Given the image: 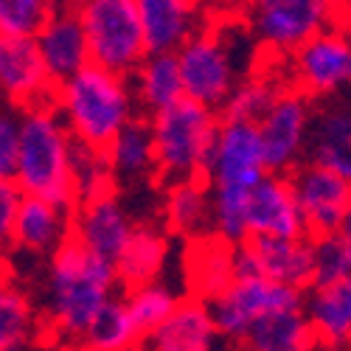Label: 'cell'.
Wrapping results in <instances>:
<instances>
[{"mask_svg": "<svg viewBox=\"0 0 351 351\" xmlns=\"http://www.w3.org/2000/svg\"><path fill=\"white\" fill-rule=\"evenodd\" d=\"M34 295L43 315L45 340L62 348L84 340L104 306L121 295V287L112 261L71 239L43 265Z\"/></svg>", "mask_w": 351, "mask_h": 351, "instance_id": "cell-1", "label": "cell"}, {"mask_svg": "<svg viewBox=\"0 0 351 351\" xmlns=\"http://www.w3.org/2000/svg\"><path fill=\"white\" fill-rule=\"evenodd\" d=\"M178 65L186 99L219 112L233 90L267 62L245 20L217 17L178 51Z\"/></svg>", "mask_w": 351, "mask_h": 351, "instance_id": "cell-2", "label": "cell"}, {"mask_svg": "<svg viewBox=\"0 0 351 351\" xmlns=\"http://www.w3.org/2000/svg\"><path fill=\"white\" fill-rule=\"evenodd\" d=\"M51 107L79 149L96 155H104L107 146L141 119L132 79L96 65H87L68 82L56 84Z\"/></svg>", "mask_w": 351, "mask_h": 351, "instance_id": "cell-3", "label": "cell"}, {"mask_svg": "<svg viewBox=\"0 0 351 351\" xmlns=\"http://www.w3.org/2000/svg\"><path fill=\"white\" fill-rule=\"evenodd\" d=\"M76 163L79 146L56 110L51 104L25 110L20 119V152L12 180L23 191V197H37L62 208H76Z\"/></svg>", "mask_w": 351, "mask_h": 351, "instance_id": "cell-4", "label": "cell"}, {"mask_svg": "<svg viewBox=\"0 0 351 351\" xmlns=\"http://www.w3.org/2000/svg\"><path fill=\"white\" fill-rule=\"evenodd\" d=\"M219 124L222 119L217 110H208L191 99H183L174 107L149 115L155 160H158L155 180L160 186L183 183V180H206Z\"/></svg>", "mask_w": 351, "mask_h": 351, "instance_id": "cell-5", "label": "cell"}, {"mask_svg": "<svg viewBox=\"0 0 351 351\" xmlns=\"http://www.w3.org/2000/svg\"><path fill=\"white\" fill-rule=\"evenodd\" d=\"M79 20L84 25L90 65L132 76L146 62L149 51L138 0H87L79 3Z\"/></svg>", "mask_w": 351, "mask_h": 351, "instance_id": "cell-6", "label": "cell"}, {"mask_svg": "<svg viewBox=\"0 0 351 351\" xmlns=\"http://www.w3.org/2000/svg\"><path fill=\"white\" fill-rule=\"evenodd\" d=\"M337 20V9L324 0H261L247 6L245 17L267 65H284L292 53Z\"/></svg>", "mask_w": 351, "mask_h": 351, "instance_id": "cell-7", "label": "cell"}, {"mask_svg": "<svg viewBox=\"0 0 351 351\" xmlns=\"http://www.w3.org/2000/svg\"><path fill=\"white\" fill-rule=\"evenodd\" d=\"M284 82L315 104L351 96V32L337 20L281 65Z\"/></svg>", "mask_w": 351, "mask_h": 351, "instance_id": "cell-8", "label": "cell"}, {"mask_svg": "<svg viewBox=\"0 0 351 351\" xmlns=\"http://www.w3.org/2000/svg\"><path fill=\"white\" fill-rule=\"evenodd\" d=\"M208 309L219 340L237 348L247 337V332L265 317L289 309H304V292L267 281L261 276L239 273L237 281L208 304Z\"/></svg>", "mask_w": 351, "mask_h": 351, "instance_id": "cell-9", "label": "cell"}, {"mask_svg": "<svg viewBox=\"0 0 351 351\" xmlns=\"http://www.w3.org/2000/svg\"><path fill=\"white\" fill-rule=\"evenodd\" d=\"M312 115H315V101L287 84L273 101V107L267 110V115L256 124L270 174L289 178L298 166L306 163Z\"/></svg>", "mask_w": 351, "mask_h": 351, "instance_id": "cell-10", "label": "cell"}, {"mask_svg": "<svg viewBox=\"0 0 351 351\" xmlns=\"http://www.w3.org/2000/svg\"><path fill=\"white\" fill-rule=\"evenodd\" d=\"M289 180L309 239L337 237L340 225L346 222V214L351 211V183L315 163L298 166L289 174Z\"/></svg>", "mask_w": 351, "mask_h": 351, "instance_id": "cell-11", "label": "cell"}, {"mask_svg": "<svg viewBox=\"0 0 351 351\" xmlns=\"http://www.w3.org/2000/svg\"><path fill=\"white\" fill-rule=\"evenodd\" d=\"M267 160L261 149V138L256 124L222 121L214 143V155L208 166V186L211 189H233V191H253L256 183L265 178Z\"/></svg>", "mask_w": 351, "mask_h": 351, "instance_id": "cell-12", "label": "cell"}, {"mask_svg": "<svg viewBox=\"0 0 351 351\" xmlns=\"http://www.w3.org/2000/svg\"><path fill=\"white\" fill-rule=\"evenodd\" d=\"M56 82L51 79L37 40L0 37V101L25 112L53 101Z\"/></svg>", "mask_w": 351, "mask_h": 351, "instance_id": "cell-13", "label": "cell"}, {"mask_svg": "<svg viewBox=\"0 0 351 351\" xmlns=\"http://www.w3.org/2000/svg\"><path fill=\"white\" fill-rule=\"evenodd\" d=\"M239 273L306 292L315 287V239H247L237 250Z\"/></svg>", "mask_w": 351, "mask_h": 351, "instance_id": "cell-14", "label": "cell"}, {"mask_svg": "<svg viewBox=\"0 0 351 351\" xmlns=\"http://www.w3.org/2000/svg\"><path fill=\"white\" fill-rule=\"evenodd\" d=\"M309 237L292 180L265 174L247 197V239H304Z\"/></svg>", "mask_w": 351, "mask_h": 351, "instance_id": "cell-15", "label": "cell"}, {"mask_svg": "<svg viewBox=\"0 0 351 351\" xmlns=\"http://www.w3.org/2000/svg\"><path fill=\"white\" fill-rule=\"evenodd\" d=\"M138 219L130 214L121 191L84 199L73 208V239L84 245L90 253L107 258L115 265V258L127 247Z\"/></svg>", "mask_w": 351, "mask_h": 351, "instance_id": "cell-16", "label": "cell"}, {"mask_svg": "<svg viewBox=\"0 0 351 351\" xmlns=\"http://www.w3.org/2000/svg\"><path fill=\"white\" fill-rule=\"evenodd\" d=\"M237 245H230L214 233L183 247V281L186 295L211 304L222 292L237 281L239 276V256Z\"/></svg>", "mask_w": 351, "mask_h": 351, "instance_id": "cell-17", "label": "cell"}, {"mask_svg": "<svg viewBox=\"0 0 351 351\" xmlns=\"http://www.w3.org/2000/svg\"><path fill=\"white\" fill-rule=\"evenodd\" d=\"M71 239H73V208L53 206V202L37 197H23L12 239L14 253L43 258L45 265Z\"/></svg>", "mask_w": 351, "mask_h": 351, "instance_id": "cell-18", "label": "cell"}, {"mask_svg": "<svg viewBox=\"0 0 351 351\" xmlns=\"http://www.w3.org/2000/svg\"><path fill=\"white\" fill-rule=\"evenodd\" d=\"M138 12L149 56H178V51L211 20L208 9L189 0H138Z\"/></svg>", "mask_w": 351, "mask_h": 351, "instance_id": "cell-19", "label": "cell"}, {"mask_svg": "<svg viewBox=\"0 0 351 351\" xmlns=\"http://www.w3.org/2000/svg\"><path fill=\"white\" fill-rule=\"evenodd\" d=\"M37 48L56 84L68 82L90 65L84 25L79 20V3H56V12L37 37Z\"/></svg>", "mask_w": 351, "mask_h": 351, "instance_id": "cell-20", "label": "cell"}, {"mask_svg": "<svg viewBox=\"0 0 351 351\" xmlns=\"http://www.w3.org/2000/svg\"><path fill=\"white\" fill-rule=\"evenodd\" d=\"M306 163L324 166L351 183V96L315 104Z\"/></svg>", "mask_w": 351, "mask_h": 351, "instance_id": "cell-21", "label": "cell"}, {"mask_svg": "<svg viewBox=\"0 0 351 351\" xmlns=\"http://www.w3.org/2000/svg\"><path fill=\"white\" fill-rule=\"evenodd\" d=\"M171 253H174V239L169 237V230L160 222L138 219L127 247L121 250V256L115 258V265H112L115 276H119L121 292L163 281Z\"/></svg>", "mask_w": 351, "mask_h": 351, "instance_id": "cell-22", "label": "cell"}, {"mask_svg": "<svg viewBox=\"0 0 351 351\" xmlns=\"http://www.w3.org/2000/svg\"><path fill=\"white\" fill-rule=\"evenodd\" d=\"M304 315L320 351L351 348V276L309 287L304 292Z\"/></svg>", "mask_w": 351, "mask_h": 351, "instance_id": "cell-23", "label": "cell"}, {"mask_svg": "<svg viewBox=\"0 0 351 351\" xmlns=\"http://www.w3.org/2000/svg\"><path fill=\"white\" fill-rule=\"evenodd\" d=\"M219 343L208 304L183 295L166 324L143 337L141 351H219Z\"/></svg>", "mask_w": 351, "mask_h": 351, "instance_id": "cell-24", "label": "cell"}, {"mask_svg": "<svg viewBox=\"0 0 351 351\" xmlns=\"http://www.w3.org/2000/svg\"><path fill=\"white\" fill-rule=\"evenodd\" d=\"M45 337L37 295L0 267V351H28Z\"/></svg>", "mask_w": 351, "mask_h": 351, "instance_id": "cell-25", "label": "cell"}, {"mask_svg": "<svg viewBox=\"0 0 351 351\" xmlns=\"http://www.w3.org/2000/svg\"><path fill=\"white\" fill-rule=\"evenodd\" d=\"M160 225L171 239L194 242L211 233V186L208 180H183L163 186Z\"/></svg>", "mask_w": 351, "mask_h": 351, "instance_id": "cell-26", "label": "cell"}, {"mask_svg": "<svg viewBox=\"0 0 351 351\" xmlns=\"http://www.w3.org/2000/svg\"><path fill=\"white\" fill-rule=\"evenodd\" d=\"M104 160L112 171L115 183H119V189L121 186H143V183L155 180L158 160H155V141H152L149 119H143V115L135 119L107 146Z\"/></svg>", "mask_w": 351, "mask_h": 351, "instance_id": "cell-27", "label": "cell"}, {"mask_svg": "<svg viewBox=\"0 0 351 351\" xmlns=\"http://www.w3.org/2000/svg\"><path fill=\"white\" fill-rule=\"evenodd\" d=\"M130 79H132V90H135L143 119H149V115H155L166 107H174L178 101L186 99L180 65H178V56L174 53L146 56V62Z\"/></svg>", "mask_w": 351, "mask_h": 351, "instance_id": "cell-28", "label": "cell"}, {"mask_svg": "<svg viewBox=\"0 0 351 351\" xmlns=\"http://www.w3.org/2000/svg\"><path fill=\"white\" fill-rule=\"evenodd\" d=\"M242 351H320L304 309H289L265 317L237 346Z\"/></svg>", "mask_w": 351, "mask_h": 351, "instance_id": "cell-29", "label": "cell"}, {"mask_svg": "<svg viewBox=\"0 0 351 351\" xmlns=\"http://www.w3.org/2000/svg\"><path fill=\"white\" fill-rule=\"evenodd\" d=\"M284 87H287V82H284L281 65H278V71L273 65H265L233 90L228 104L219 110V119L222 121H239V124H258L267 115V110L273 107V101L278 99V93Z\"/></svg>", "mask_w": 351, "mask_h": 351, "instance_id": "cell-30", "label": "cell"}, {"mask_svg": "<svg viewBox=\"0 0 351 351\" xmlns=\"http://www.w3.org/2000/svg\"><path fill=\"white\" fill-rule=\"evenodd\" d=\"M82 343L93 351H141L143 335L124 304V292L104 306V312L93 320Z\"/></svg>", "mask_w": 351, "mask_h": 351, "instance_id": "cell-31", "label": "cell"}, {"mask_svg": "<svg viewBox=\"0 0 351 351\" xmlns=\"http://www.w3.org/2000/svg\"><path fill=\"white\" fill-rule=\"evenodd\" d=\"M183 295L171 284L158 281V284H146L138 289L124 292V304L135 320V326L141 329V335H152L158 326H163L171 317V312L180 306Z\"/></svg>", "mask_w": 351, "mask_h": 351, "instance_id": "cell-32", "label": "cell"}, {"mask_svg": "<svg viewBox=\"0 0 351 351\" xmlns=\"http://www.w3.org/2000/svg\"><path fill=\"white\" fill-rule=\"evenodd\" d=\"M53 12L51 0H0V37L37 40Z\"/></svg>", "mask_w": 351, "mask_h": 351, "instance_id": "cell-33", "label": "cell"}, {"mask_svg": "<svg viewBox=\"0 0 351 351\" xmlns=\"http://www.w3.org/2000/svg\"><path fill=\"white\" fill-rule=\"evenodd\" d=\"M76 186H79V202L121 191V189H119V183H115V178H112L110 166H107V160H104V155L84 152V149H79Z\"/></svg>", "mask_w": 351, "mask_h": 351, "instance_id": "cell-34", "label": "cell"}, {"mask_svg": "<svg viewBox=\"0 0 351 351\" xmlns=\"http://www.w3.org/2000/svg\"><path fill=\"white\" fill-rule=\"evenodd\" d=\"M20 119L23 112L0 101V183L14 180L20 152Z\"/></svg>", "mask_w": 351, "mask_h": 351, "instance_id": "cell-35", "label": "cell"}, {"mask_svg": "<svg viewBox=\"0 0 351 351\" xmlns=\"http://www.w3.org/2000/svg\"><path fill=\"white\" fill-rule=\"evenodd\" d=\"M351 276L346 253L337 242V237L315 239V284H326Z\"/></svg>", "mask_w": 351, "mask_h": 351, "instance_id": "cell-36", "label": "cell"}, {"mask_svg": "<svg viewBox=\"0 0 351 351\" xmlns=\"http://www.w3.org/2000/svg\"><path fill=\"white\" fill-rule=\"evenodd\" d=\"M20 202H23V191L14 183H0V258H6L12 253Z\"/></svg>", "mask_w": 351, "mask_h": 351, "instance_id": "cell-37", "label": "cell"}, {"mask_svg": "<svg viewBox=\"0 0 351 351\" xmlns=\"http://www.w3.org/2000/svg\"><path fill=\"white\" fill-rule=\"evenodd\" d=\"M337 242H340V247H343V253H346L348 270H351V211L346 214V222H343L340 230H337Z\"/></svg>", "mask_w": 351, "mask_h": 351, "instance_id": "cell-38", "label": "cell"}, {"mask_svg": "<svg viewBox=\"0 0 351 351\" xmlns=\"http://www.w3.org/2000/svg\"><path fill=\"white\" fill-rule=\"evenodd\" d=\"M56 351H93V348H87L84 343H76V346H62V348H56Z\"/></svg>", "mask_w": 351, "mask_h": 351, "instance_id": "cell-39", "label": "cell"}, {"mask_svg": "<svg viewBox=\"0 0 351 351\" xmlns=\"http://www.w3.org/2000/svg\"><path fill=\"white\" fill-rule=\"evenodd\" d=\"M225 351H242V348H233V346H230V348H225Z\"/></svg>", "mask_w": 351, "mask_h": 351, "instance_id": "cell-40", "label": "cell"}, {"mask_svg": "<svg viewBox=\"0 0 351 351\" xmlns=\"http://www.w3.org/2000/svg\"><path fill=\"white\" fill-rule=\"evenodd\" d=\"M346 351H351V348H346Z\"/></svg>", "mask_w": 351, "mask_h": 351, "instance_id": "cell-41", "label": "cell"}]
</instances>
